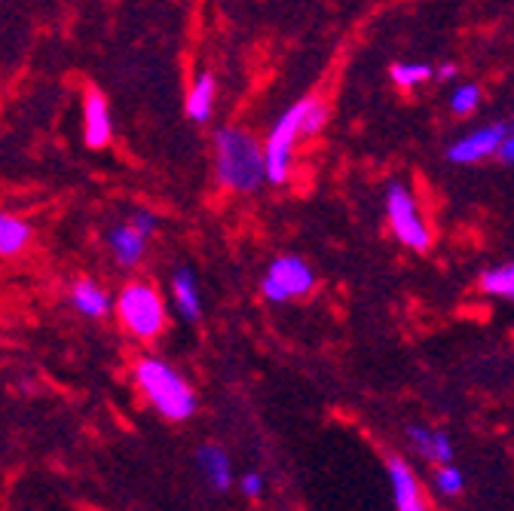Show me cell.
<instances>
[{
	"mask_svg": "<svg viewBox=\"0 0 514 511\" xmlns=\"http://www.w3.org/2000/svg\"><path fill=\"white\" fill-rule=\"evenodd\" d=\"M215 172L233 193H257L267 184V150L251 132L221 126L215 132Z\"/></svg>",
	"mask_w": 514,
	"mask_h": 511,
	"instance_id": "obj_1",
	"label": "cell"
},
{
	"mask_svg": "<svg viewBox=\"0 0 514 511\" xmlns=\"http://www.w3.org/2000/svg\"><path fill=\"white\" fill-rule=\"evenodd\" d=\"M135 383L144 392V398L157 407L166 420L181 423V420L193 417L196 395L172 365H166L160 359H141L135 365Z\"/></svg>",
	"mask_w": 514,
	"mask_h": 511,
	"instance_id": "obj_2",
	"label": "cell"
},
{
	"mask_svg": "<svg viewBox=\"0 0 514 511\" xmlns=\"http://www.w3.org/2000/svg\"><path fill=\"white\" fill-rule=\"evenodd\" d=\"M117 313L129 334L138 340H153L166 328V306L160 291L147 282H132L117 297Z\"/></svg>",
	"mask_w": 514,
	"mask_h": 511,
	"instance_id": "obj_3",
	"label": "cell"
},
{
	"mask_svg": "<svg viewBox=\"0 0 514 511\" xmlns=\"http://www.w3.org/2000/svg\"><path fill=\"white\" fill-rule=\"evenodd\" d=\"M303 120H306V98H300L294 108H288L276 126L270 129L267 138V181L270 184H285L291 175V163H294V144L297 138H303Z\"/></svg>",
	"mask_w": 514,
	"mask_h": 511,
	"instance_id": "obj_4",
	"label": "cell"
},
{
	"mask_svg": "<svg viewBox=\"0 0 514 511\" xmlns=\"http://www.w3.org/2000/svg\"><path fill=\"white\" fill-rule=\"evenodd\" d=\"M386 218L392 224V233L398 236L401 245L414 248V251H426L429 242H432V233L420 215V206L414 193L407 190V184L401 181H392L386 187Z\"/></svg>",
	"mask_w": 514,
	"mask_h": 511,
	"instance_id": "obj_5",
	"label": "cell"
},
{
	"mask_svg": "<svg viewBox=\"0 0 514 511\" xmlns=\"http://www.w3.org/2000/svg\"><path fill=\"white\" fill-rule=\"evenodd\" d=\"M316 288V273L297 254H285V258H276L261 282V294L270 303H285L291 297H303Z\"/></svg>",
	"mask_w": 514,
	"mask_h": 511,
	"instance_id": "obj_6",
	"label": "cell"
},
{
	"mask_svg": "<svg viewBox=\"0 0 514 511\" xmlns=\"http://www.w3.org/2000/svg\"><path fill=\"white\" fill-rule=\"evenodd\" d=\"M511 132V123H490L484 129H475L469 132L466 138H459L447 147V160L453 166H472V163H481L487 157H493V153L502 150L505 138Z\"/></svg>",
	"mask_w": 514,
	"mask_h": 511,
	"instance_id": "obj_7",
	"label": "cell"
},
{
	"mask_svg": "<svg viewBox=\"0 0 514 511\" xmlns=\"http://www.w3.org/2000/svg\"><path fill=\"white\" fill-rule=\"evenodd\" d=\"M111 108H108V98L101 95L98 89H86V98H83V135H86V144L101 150L108 141H111Z\"/></svg>",
	"mask_w": 514,
	"mask_h": 511,
	"instance_id": "obj_8",
	"label": "cell"
},
{
	"mask_svg": "<svg viewBox=\"0 0 514 511\" xmlns=\"http://www.w3.org/2000/svg\"><path fill=\"white\" fill-rule=\"evenodd\" d=\"M386 469H389V484H392L395 508L398 511H426L423 490H420V481H417L414 469H410L401 456H389Z\"/></svg>",
	"mask_w": 514,
	"mask_h": 511,
	"instance_id": "obj_9",
	"label": "cell"
},
{
	"mask_svg": "<svg viewBox=\"0 0 514 511\" xmlns=\"http://www.w3.org/2000/svg\"><path fill=\"white\" fill-rule=\"evenodd\" d=\"M108 245H111V254L120 267H138L147 254V236L135 227V224H117L111 233H108Z\"/></svg>",
	"mask_w": 514,
	"mask_h": 511,
	"instance_id": "obj_10",
	"label": "cell"
},
{
	"mask_svg": "<svg viewBox=\"0 0 514 511\" xmlns=\"http://www.w3.org/2000/svg\"><path fill=\"white\" fill-rule=\"evenodd\" d=\"M71 303L80 316H89V319H101L108 316L111 310V294L101 288L98 282H89V279H80L74 282L71 288Z\"/></svg>",
	"mask_w": 514,
	"mask_h": 511,
	"instance_id": "obj_11",
	"label": "cell"
},
{
	"mask_svg": "<svg viewBox=\"0 0 514 511\" xmlns=\"http://www.w3.org/2000/svg\"><path fill=\"white\" fill-rule=\"evenodd\" d=\"M407 438L414 441V447L420 450L423 459H429V463L435 466H444L453 459V444L444 432L438 429H426V426H410L407 429Z\"/></svg>",
	"mask_w": 514,
	"mask_h": 511,
	"instance_id": "obj_12",
	"label": "cell"
},
{
	"mask_svg": "<svg viewBox=\"0 0 514 511\" xmlns=\"http://www.w3.org/2000/svg\"><path fill=\"white\" fill-rule=\"evenodd\" d=\"M215 95H218V83L212 74H199L196 83L187 92V117L193 123H209L212 111H215Z\"/></svg>",
	"mask_w": 514,
	"mask_h": 511,
	"instance_id": "obj_13",
	"label": "cell"
},
{
	"mask_svg": "<svg viewBox=\"0 0 514 511\" xmlns=\"http://www.w3.org/2000/svg\"><path fill=\"white\" fill-rule=\"evenodd\" d=\"M172 294H175L178 313H181L187 322H196V319L202 316V297H199V285H196L193 270L181 267V270L172 276Z\"/></svg>",
	"mask_w": 514,
	"mask_h": 511,
	"instance_id": "obj_14",
	"label": "cell"
},
{
	"mask_svg": "<svg viewBox=\"0 0 514 511\" xmlns=\"http://www.w3.org/2000/svg\"><path fill=\"white\" fill-rule=\"evenodd\" d=\"M31 242V224L19 215L0 212V258H13Z\"/></svg>",
	"mask_w": 514,
	"mask_h": 511,
	"instance_id": "obj_15",
	"label": "cell"
},
{
	"mask_svg": "<svg viewBox=\"0 0 514 511\" xmlns=\"http://www.w3.org/2000/svg\"><path fill=\"white\" fill-rule=\"evenodd\" d=\"M199 466L205 472V478H209V484L215 490H230L233 484V472H230V459L221 447L209 444V447H202L199 450Z\"/></svg>",
	"mask_w": 514,
	"mask_h": 511,
	"instance_id": "obj_16",
	"label": "cell"
},
{
	"mask_svg": "<svg viewBox=\"0 0 514 511\" xmlns=\"http://www.w3.org/2000/svg\"><path fill=\"white\" fill-rule=\"evenodd\" d=\"M481 288H484L487 294H493V297L514 300V261L487 270V273L481 276Z\"/></svg>",
	"mask_w": 514,
	"mask_h": 511,
	"instance_id": "obj_17",
	"label": "cell"
},
{
	"mask_svg": "<svg viewBox=\"0 0 514 511\" xmlns=\"http://www.w3.org/2000/svg\"><path fill=\"white\" fill-rule=\"evenodd\" d=\"M389 74L398 86H417V83H426L435 77V71L426 62H398V65H392Z\"/></svg>",
	"mask_w": 514,
	"mask_h": 511,
	"instance_id": "obj_18",
	"label": "cell"
},
{
	"mask_svg": "<svg viewBox=\"0 0 514 511\" xmlns=\"http://www.w3.org/2000/svg\"><path fill=\"white\" fill-rule=\"evenodd\" d=\"M478 105H481V86L478 83H462L450 95V111L456 117H469Z\"/></svg>",
	"mask_w": 514,
	"mask_h": 511,
	"instance_id": "obj_19",
	"label": "cell"
},
{
	"mask_svg": "<svg viewBox=\"0 0 514 511\" xmlns=\"http://www.w3.org/2000/svg\"><path fill=\"white\" fill-rule=\"evenodd\" d=\"M462 484H466V478H462L459 469H453L450 463H444L438 472H435V490L444 493V496H456L462 493Z\"/></svg>",
	"mask_w": 514,
	"mask_h": 511,
	"instance_id": "obj_20",
	"label": "cell"
},
{
	"mask_svg": "<svg viewBox=\"0 0 514 511\" xmlns=\"http://www.w3.org/2000/svg\"><path fill=\"white\" fill-rule=\"evenodd\" d=\"M132 224H135L144 236H150L153 230H157V218H153L150 212H135V215H132Z\"/></svg>",
	"mask_w": 514,
	"mask_h": 511,
	"instance_id": "obj_21",
	"label": "cell"
},
{
	"mask_svg": "<svg viewBox=\"0 0 514 511\" xmlns=\"http://www.w3.org/2000/svg\"><path fill=\"white\" fill-rule=\"evenodd\" d=\"M261 490H264V478L257 475V472H248V475L242 478V493H245V496H257Z\"/></svg>",
	"mask_w": 514,
	"mask_h": 511,
	"instance_id": "obj_22",
	"label": "cell"
},
{
	"mask_svg": "<svg viewBox=\"0 0 514 511\" xmlns=\"http://www.w3.org/2000/svg\"><path fill=\"white\" fill-rule=\"evenodd\" d=\"M499 157H502V163L514 166V129L508 132V138H505V144H502V150H499Z\"/></svg>",
	"mask_w": 514,
	"mask_h": 511,
	"instance_id": "obj_23",
	"label": "cell"
},
{
	"mask_svg": "<svg viewBox=\"0 0 514 511\" xmlns=\"http://www.w3.org/2000/svg\"><path fill=\"white\" fill-rule=\"evenodd\" d=\"M450 77H456V65H453V62H444V65L438 68V80H450Z\"/></svg>",
	"mask_w": 514,
	"mask_h": 511,
	"instance_id": "obj_24",
	"label": "cell"
}]
</instances>
